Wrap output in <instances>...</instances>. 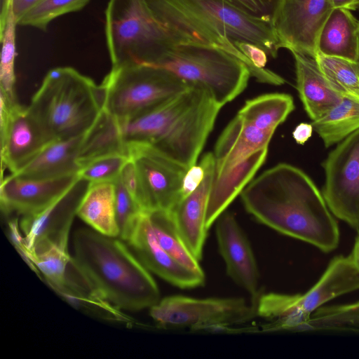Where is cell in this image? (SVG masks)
<instances>
[{
  "instance_id": "cell-1",
  "label": "cell",
  "mask_w": 359,
  "mask_h": 359,
  "mask_svg": "<svg viewBox=\"0 0 359 359\" xmlns=\"http://www.w3.org/2000/svg\"><path fill=\"white\" fill-rule=\"evenodd\" d=\"M155 16L180 42L217 47L242 61L257 81L280 86L283 78L265 67L279 50L272 22L253 18L219 0H147Z\"/></svg>"
},
{
  "instance_id": "cell-2",
  "label": "cell",
  "mask_w": 359,
  "mask_h": 359,
  "mask_svg": "<svg viewBox=\"0 0 359 359\" xmlns=\"http://www.w3.org/2000/svg\"><path fill=\"white\" fill-rule=\"evenodd\" d=\"M240 195L246 211L275 231L325 253L338 247V223L322 192L299 168L278 163L252 179Z\"/></svg>"
},
{
  "instance_id": "cell-3",
  "label": "cell",
  "mask_w": 359,
  "mask_h": 359,
  "mask_svg": "<svg viewBox=\"0 0 359 359\" xmlns=\"http://www.w3.org/2000/svg\"><path fill=\"white\" fill-rule=\"evenodd\" d=\"M221 108L206 90L191 86L143 113L116 120L118 133L126 151L150 145L189 168L196 164Z\"/></svg>"
},
{
  "instance_id": "cell-4",
  "label": "cell",
  "mask_w": 359,
  "mask_h": 359,
  "mask_svg": "<svg viewBox=\"0 0 359 359\" xmlns=\"http://www.w3.org/2000/svg\"><path fill=\"white\" fill-rule=\"evenodd\" d=\"M72 246L74 264L107 303L137 311L151 308L161 299L149 271L119 238L80 228L74 233Z\"/></svg>"
},
{
  "instance_id": "cell-5",
  "label": "cell",
  "mask_w": 359,
  "mask_h": 359,
  "mask_svg": "<svg viewBox=\"0 0 359 359\" xmlns=\"http://www.w3.org/2000/svg\"><path fill=\"white\" fill-rule=\"evenodd\" d=\"M50 141L86 134L103 110L100 85L69 67L48 71L28 106Z\"/></svg>"
},
{
  "instance_id": "cell-6",
  "label": "cell",
  "mask_w": 359,
  "mask_h": 359,
  "mask_svg": "<svg viewBox=\"0 0 359 359\" xmlns=\"http://www.w3.org/2000/svg\"><path fill=\"white\" fill-rule=\"evenodd\" d=\"M104 29L111 67L156 66L180 43L155 16L147 0H109Z\"/></svg>"
},
{
  "instance_id": "cell-7",
  "label": "cell",
  "mask_w": 359,
  "mask_h": 359,
  "mask_svg": "<svg viewBox=\"0 0 359 359\" xmlns=\"http://www.w3.org/2000/svg\"><path fill=\"white\" fill-rule=\"evenodd\" d=\"M156 67L170 71L189 86L206 90L221 107L245 89L251 76L235 56L198 42L175 44Z\"/></svg>"
},
{
  "instance_id": "cell-8",
  "label": "cell",
  "mask_w": 359,
  "mask_h": 359,
  "mask_svg": "<svg viewBox=\"0 0 359 359\" xmlns=\"http://www.w3.org/2000/svg\"><path fill=\"white\" fill-rule=\"evenodd\" d=\"M100 86L103 110L118 121L151 109L191 87L165 69L136 64L111 67Z\"/></svg>"
},
{
  "instance_id": "cell-9",
  "label": "cell",
  "mask_w": 359,
  "mask_h": 359,
  "mask_svg": "<svg viewBox=\"0 0 359 359\" xmlns=\"http://www.w3.org/2000/svg\"><path fill=\"white\" fill-rule=\"evenodd\" d=\"M150 316L164 327L206 330L245 323L257 315V302L241 297L198 299L174 295L149 308Z\"/></svg>"
},
{
  "instance_id": "cell-10",
  "label": "cell",
  "mask_w": 359,
  "mask_h": 359,
  "mask_svg": "<svg viewBox=\"0 0 359 359\" xmlns=\"http://www.w3.org/2000/svg\"><path fill=\"white\" fill-rule=\"evenodd\" d=\"M322 165V194L330 210L359 230V129L339 142Z\"/></svg>"
},
{
  "instance_id": "cell-11",
  "label": "cell",
  "mask_w": 359,
  "mask_h": 359,
  "mask_svg": "<svg viewBox=\"0 0 359 359\" xmlns=\"http://www.w3.org/2000/svg\"><path fill=\"white\" fill-rule=\"evenodd\" d=\"M127 151L137 177L142 210H170L182 198L189 168L150 145H132Z\"/></svg>"
},
{
  "instance_id": "cell-12",
  "label": "cell",
  "mask_w": 359,
  "mask_h": 359,
  "mask_svg": "<svg viewBox=\"0 0 359 359\" xmlns=\"http://www.w3.org/2000/svg\"><path fill=\"white\" fill-rule=\"evenodd\" d=\"M90 182L78 179L59 198L43 211L22 216L20 227L22 232L24 255L29 261V253L44 245H68L70 229L79 206Z\"/></svg>"
},
{
  "instance_id": "cell-13",
  "label": "cell",
  "mask_w": 359,
  "mask_h": 359,
  "mask_svg": "<svg viewBox=\"0 0 359 359\" xmlns=\"http://www.w3.org/2000/svg\"><path fill=\"white\" fill-rule=\"evenodd\" d=\"M2 168L14 173L50 141L28 107L0 96Z\"/></svg>"
},
{
  "instance_id": "cell-14",
  "label": "cell",
  "mask_w": 359,
  "mask_h": 359,
  "mask_svg": "<svg viewBox=\"0 0 359 359\" xmlns=\"http://www.w3.org/2000/svg\"><path fill=\"white\" fill-rule=\"evenodd\" d=\"M334 8L332 0H283L273 22L279 49L316 57L319 33Z\"/></svg>"
},
{
  "instance_id": "cell-15",
  "label": "cell",
  "mask_w": 359,
  "mask_h": 359,
  "mask_svg": "<svg viewBox=\"0 0 359 359\" xmlns=\"http://www.w3.org/2000/svg\"><path fill=\"white\" fill-rule=\"evenodd\" d=\"M126 243L150 272L170 284L182 289L195 288L204 285V273L189 269L162 248L147 212H142L140 215Z\"/></svg>"
},
{
  "instance_id": "cell-16",
  "label": "cell",
  "mask_w": 359,
  "mask_h": 359,
  "mask_svg": "<svg viewBox=\"0 0 359 359\" xmlns=\"http://www.w3.org/2000/svg\"><path fill=\"white\" fill-rule=\"evenodd\" d=\"M216 237L228 276L257 302L258 266L250 243L233 213L224 212L217 219Z\"/></svg>"
},
{
  "instance_id": "cell-17",
  "label": "cell",
  "mask_w": 359,
  "mask_h": 359,
  "mask_svg": "<svg viewBox=\"0 0 359 359\" xmlns=\"http://www.w3.org/2000/svg\"><path fill=\"white\" fill-rule=\"evenodd\" d=\"M79 175L48 179L32 180L13 174L1 177V208L5 215L15 212L22 216L37 214L65 194L78 179Z\"/></svg>"
},
{
  "instance_id": "cell-18",
  "label": "cell",
  "mask_w": 359,
  "mask_h": 359,
  "mask_svg": "<svg viewBox=\"0 0 359 359\" xmlns=\"http://www.w3.org/2000/svg\"><path fill=\"white\" fill-rule=\"evenodd\" d=\"M200 162L205 168L203 181L195 190L182 198L170 210L180 235L191 252L199 261L203 257L208 231L205 225V217L215 170L213 153H206Z\"/></svg>"
},
{
  "instance_id": "cell-19",
  "label": "cell",
  "mask_w": 359,
  "mask_h": 359,
  "mask_svg": "<svg viewBox=\"0 0 359 359\" xmlns=\"http://www.w3.org/2000/svg\"><path fill=\"white\" fill-rule=\"evenodd\" d=\"M359 290V269L348 256L337 255L330 262L320 279L306 292L295 294L298 311L307 320L329 301Z\"/></svg>"
},
{
  "instance_id": "cell-20",
  "label": "cell",
  "mask_w": 359,
  "mask_h": 359,
  "mask_svg": "<svg viewBox=\"0 0 359 359\" xmlns=\"http://www.w3.org/2000/svg\"><path fill=\"white\" fill-rule=\"evenodd\" d=\"M273 133L250 125L237 114L217 140L213 152L215 176L229 171L252 154L268 147Z\"/></svg>"
},
{
  "instance_id": "cell-21",
  "label": "cell",
  "mask_w": 359,
  "mask_h": 359,
  "mask_svg": "<svg viewBox=\"0 0 359 359\" xmlns=\"http://www.w3.org/2000/svg\"><path fill=\"white\" fill-rule=\"evenodd\" d=\"M295 63L297 90L309 118L315 121L337 104L343 96L330 85L316 57L292 52Z\"/></svg>"
},
{
  "instance_id": "cell-22",
  "label": "cell",
  "mask_w": 359,
  "mask_h": 359,
  "mask_svg": "<svg viewBox=\"0 0 359 359\" xmlns=\"http://www.w3.org/2000/svg\"><path fill=\"white\" fill-rule=\"evenodd\" d=\"M267 153L268 147L260 149L229 171L218 176L214 175L205 217L208 230L253 179L265 162Z\"/></svg>"
},
{
  "instance_id": "cell-23",
  "label": "cell",
  "mask_w": 359,
  "mask_h": 359,
  "mask_svg": "<svg viewBox=\"0 0 359 359\" xmlns=\"http://www.w3.org/2000/svg\"><path fill=\"white\" fill-rule=\"evenodd\" d=\"M83 135L50 141L28 163L12 174L32 180L78 174L81 167L77 160Z\"/></svg>"
},
{
  "instance_id": "cell-24",
  "label": "cell",
  "mask_w": 359,
  "mask_h": 359,
  "mask_svg": "<svg viewBox=\"0 0 359 359\" xmlns=\"http://www.w3.org/2000/svg\"><path fill=\"white\" fill-rule=\"evenodd\" d=\"M359 48V21L351 11L334 8L318 37L316 53L355 62Z\"/></svg>"
},
{
  "instance_id": "cell-25",
  "label": "cell",
  "mask_w": 359,
  "mask_h": 359,
  "mask_svg": "<svg viewBox=\"0 0 359 359\" xmlns=\"http://www.w3.org/2000/svg\"><path fill=\"white\" fill-rule=\"evenodd\" d=\"M114 182L90 183L79 206L77 216L95 231L118 237Z\"/></svg>"
},
{
  "instance_id": "cell-26",
  "label": "cell",
  "mask_w": 359,
  "mask_h": 359,
  "mask_svg": "<svg viewBox=\"0 0 359 359\" xmlns=\"http://www.w3.org/2000/svg\"><path fill=\"white\" fill-rule=\"evenodd\" d=\"M294 109V100L290 95L270 93L247 100L237 114L260 130L274 133Z\"/></svg>"
},
{
  "instance_id": "cell-27",
  "label": "cell",
  "mask_w": 359,
  "mask_h": 359,
  "mask_svg": "<svg viewBox=\"0 0 359 359\" xmlns=\"http://www.w3.org/2000/svg\"><path fill=\"white\" fill-rule=\"evenodd\" d=\"M311 124L325 147L338 144L359 129V101L343 96L337 104Z\"/></svg>"
},
{
  "instance_id": "cell-28",
  "label": "cell",
  "mask_w": 359,
  "mask_h": 359,
  "mask_svg": "<svg viewBox=\"0 0 359 359\" xmlns=\"http://www.w3.org/2000/svg\"><path fill=\"white\" fill-rule=\"evenodd\" d=\"M115 153L128 154L119 137L116 119L102 110L97 120L83 135L78 163L81 167L94 158Z\"/></svg>"
},
{
  "instance_id": "cell-29",
  "label": "cell",
  "mask_w": 359,
  "mask_h": 359,
  "mask_svg": "<svg viewBox=\"0 0 359 359\" xmlns=\"http://www.w3.org/2000/svg\"><path fill=\"white\" fill-rule=\"evenodd\" d=\"M0 24L2 44L0 65V96L11 101H15L14 62L16 55L15 30L18 24L13 10V0H3Z\"/></svg>"
},
{
  "instance_id": "cell-30",
  "label": "cell",
  "mask_w": 359,
  "mask_h": 359,
  "mask_svg": "<svg viewBox=\"0 0 359 359\" xmlns=\"http://www.w3.org/2000/svg\"><path fill=\"white\" fill-rule=\"evenodd\" d=\"M153 226L156 237L172 257L189 269L204 273L198 260L191 252L180 235L170 210H152L146 211Z\"/></svg>"
},
{
  "instance_id": "cell-31",
  "label": "cell",
  "mask_w": 359,
  "mask_h": 359,
  "mask_svg": "<svg viewBox=\"0 0 359 359\" xmlns=\"http://www.w3.org/2000/svg\"><path fill=\"white\" fill-rule=\"evenodd\" d=\"M300 331L359 334V301L321 306L310 316Z\"/></svg>"
},
{
  "instance_id": "cell-32",
  "label": "cell",
  "mask_w": 359,
  "mask_h": 359,
  "mask_svg": "<svg viewBox=\"0 0 359 359\" xmlns=\"http://www.w3.org/2000/svg\"><path fill=\"white\" fill-rule=\"evenodd\" d=\"M316 59L321 72L337 92L359 101V73L355 62L318 53Z\"/></svg>"
},
{
  "instance_id": "cell-33",
  "label": "cell",
  "mask_w": 359,
  "mask_h": 359,
  "mask_svg": "<svg viewBox=\"0 0 359 359\" xmlns=\"http://www.w3.org/2000/svg\"><path fill=\"white\" fill-rule=\"evenodd\" d=\"M71 255L67 246L45 245L32 251L29 262L45 276L57 292L65 286L66 272Z\"/></svg>"
},
{
  "instance_id": "cell-34",
  "label": "cell",
  "mask_w": 359,
  "mask_h": 359,
  "mask_svg": "<svg viewBox=\"0 0 359 359\" xmlns=\"http://www.w3.org/2000/svg\"><path fill=\"white\" fill-rule=\"evenodd\" d=\"M90 1L42 0L24 14L18 24L45 31L54 19L69 13L80 11Z\"/></svg>"
},
{
  "instance_id": "cell-35",
  "label": "cell",
  "mask_w": 359,
  "mask_h": 359,
  "mask_svg": "<svg viewBox=\"0 0 359 359\" xmlns=\"http://www.w3.org/2000/svg\"><path fill=\"white\" fill-rule=\"evenodd\" d=\"M115 212L118 237L126 242L136 222L144 212L118 177L114 182Z\"/></svg>"
},
{
  "instance_id": "cell-36",
  "label": "cell",
  "mask_w": 359,
  "mask_h": 359,
  "mask_svg": "<svg viewBox=\"0 0 359 359\" xmlns=\"http://www.w3.org/2000/svg\"><path fill=\"white\" fill-rule=\"evenodd\" d=\"M129 159V156L123 153L102 156L82 165L78 175L90 183L114 182Z\"/></svg>"
},
{
  "instance_id": "cell-37",
  "label": "cell",
  "mask_w": 359,
  "mask_h": 359,
  "mask_svg": "<svg viewBox=\"0 0 359 359\" xmlns=\"http://www.w3.org/2000/svg\"><path fill=\"white\" fill-rule=\"evenodd\" d=\"M256 19L272 22L283 0H219Z\"/></svg>"
},
{
  "instance_id": "cell-38",
  "label": "cell",
  "mask_w": 359,
  "mask_h": 359,
  "mask_svg": "<svg viewBox=\"0 0 359 359\" xmlns=\"http://www.w3.org/2000/svg\"><path fill=\"white\" fill-rule=\"evenodd\" d=\"M204 175L205 168L201 162L187 170L182 180V198L189 195L199 186L204 178Z\"/></svg>"
},
{
  "instance_id": "cell-39",
  "label": "cell",
  "mask_w": 359,
  "mask_h": 359,
  "mask_svg": "<svg viewBox=\"0 0 359 359\" xmlns=\"http://www.w3.org/2000/svg\"><path fill=\"white\" fill-rule=\"evenodd\" d=\"M313 128L311 123H301L292 132V137L299 144H304L312 135Z\"/></svg>"
},
{
  "instance_id": "cell-40",
  "label": "cell",
  "mask_w": 359,
  "mask_h": 359,
  "mask_svg": "<svg viewBox=\"0 0 359 359\" xmlns=\"http://www.w3.org/2000/svg\"><path fill=\"white\" fill-rule=\"evenodd\" d=\"M42 0H13V10L18 22L21 17Z\"/></svg>"
},
{
  "instance_id": "cell-41",
  "label": "cell",
  "mask_w": 359,
  "mask_h": 359,
  "mask_svg": "<svg viewBox=\"0 0 359 359\" xmlns=\"http://www.w3.org/2000/svg\"><path fill=\"white\" fill-rule=\"evenodd\" d=\"M334 8H343L349 11H359V0H332Z\"/></svg>"
},
{
  "instance_id": "cell-42",
  "label": "cell",
  "mask_w": 359,
  "mask_h": 359,
  "mask_svg": "<svg viewBox=\"0 0 359 359\" xmlns=\"http://www.w3.org/2000/svg\"><path fill=\"white\" fill-rule=\"evenodd\" d=\"M350 256L352 258L356 266L358 267V269H359V231L355 238L353 247L350 254Z\"/></svg>"
},
{
  "instance_id": "cell-43",
  "label": "cell",
  "mask_w": 359,
  "mask_h": 359,
  "mask_svg": "<svg viewBox=\"0 0 359 359\" xmlns=\"http://www.w3.org/2000/svg\"><path fill=\"white\" fill-rule=\"evenodd\" d=\"M355 62L356 64V66H357V68H358V73H359V48H358V53L357 59L355 61Z\"/></svg>"
}]
</instances>
